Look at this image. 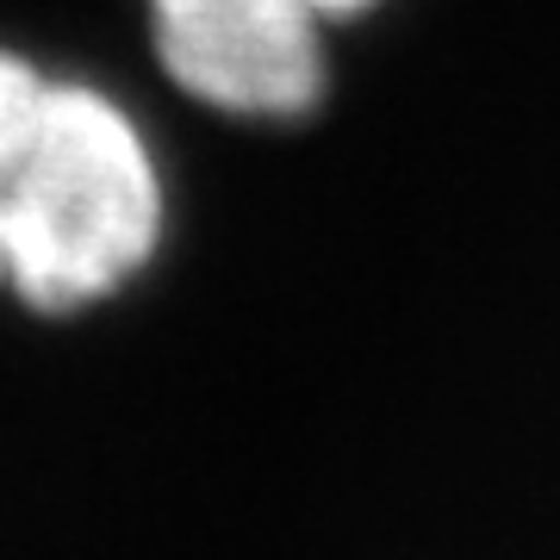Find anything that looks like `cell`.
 <instances>
[{
	"instance_id": "obj_1",
	"label": "cell",
	"mask_w": 560,
	"mask_h": 560,
	"mask_svg": "<svg viewBox=\"0 0 560 560\" xmlns=\"http://www.w3.org/2000/svg\"><path fill=\"white\" fill-rule=\"evenodd\" d=\"M175 187L156 131L119 88L50 69L0 212V300L69 324L119 305L168 249Z\"/></svg>"
},
{
	"instance_id": "obj_2",
	"label": "cell",
	"mask_w": 560,
	"mask_h": 560,
	"mask_svg": "<svg viewBox=\"0 0 560 560\" xmlns=\"http://www.w3.org/2000/svg\"><path fill=\"white\" fill-rule=\"evenodd\" d=\"M156 75L231 125H305L337 88V38L386 0H138Z\"/></svg>"
},
{
	"instance_id": "obj_3",
	"label": "cell",
	"mask_w": 560,
	"mask_h": 560,
	"mask_svg": "<svg viewBox=\"0 0 560 560\" xmlns=\"http://www.w3.org/2000/svg\"><path fill=\"white\" fill-rule=\"evenodd\" d=\"M44 88H50V62H38L25 44H0V212H7L13 175L25 162L32 125H38Z\"/></svg>"
}]
</instances>
